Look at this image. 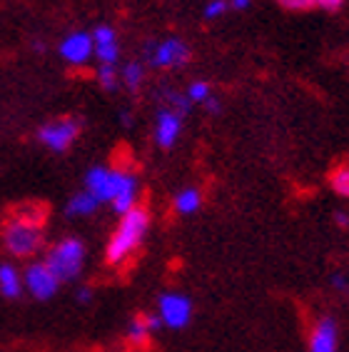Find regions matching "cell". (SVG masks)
I'll use <instances>...</instances> for the list:
<instances>
[{
    "label": "cell",
    "mask_w": 349,
    "mask_h": 352,
    "mask_svg": "<svg viewBox=\"0 0 349 352\" xmlns=\"http://www.w3.org/2000/svg\"><path fill=\"white\" fill-rule=\"evenodd\" d=\"M78 135H80V120H75V118H60V120L45 122L38 133L43 145L53 153H65Z\"/></svg>",
    "instance_id": "obj_7"
},
{
    "label": "cell",
    "mask_w": 349,
    "mask_h": 352,
    "mask_svg": "<svg viewBox=\"0 0 349 352\" xmlns=\"http://www.w3.org/2000/svg\"><path fill=\"white\" fill-rule=\"evenodd\" d=\"M85 190L98 203H110L117 215L137 208V177L120 168H90L85 175Z\"/></svg>",
    "instance_id": "obj_2"
},
{
    "label": "cell",
    "mask_w": 349,
    "mask_h": 352,
    "mask_svg": "<svg viewBox=\"0 0 349 352\" xmlns=\"http://www.w3.org/2000/svg\"><path fill=\"white\" fill-rule=\"evenodd\" d=\"M337 342H339V332H337L335 320H317L309 332V352H337Z\"/></svg>",
    "instance_id": "obj_11"
},
{
    "label": "cell",
    "mask_w": 349,
    "mask_h": 352,
    "mask_svg": "<svg viewBox=\"0 0 349 352\" xmlns=\"http://www.w3.org/2000/svg\"><path fill=\"white\" fill-rule=\"evenodd\" d=\"M182 130V116H177V110L162 108L155 120V142L160 148H172Z\"/></svg>",
    "instance_id": "obj_9"
},
{
    "label": "cell",
    "mask_w": 349,
    "mask_h": 352,
    "mask_svg": "<svg viewBox=\"0 0 349 352\" xmlns=\"http://www.w3.org/2000/svg\"><path fill=\"white\" fill-rule=\"evenodd\" d=\"M45 208L38 203L18 205L3 228V245L13 258H33L45 240Z\"/></svg>",
    "instance_id": "obj_1"
},
{
    "label": "cell",
    "mask_w": 349,
    "mask_h": 352,
    "mask_svg": "<svg viewBox=\"0 0 349 352\" xmlns=\"http://www.w3.org/2000/svg\"><path fill=\"white\" fill-rule=\"evenodd\" d=\"M25 292V285H23V272L15 267L13 263H0V295L3 298H21Z\"/></svg>",
    "instance_id": "obj_13"
},
{
    "label": "cell",
    "mask_w": 349,
    "mask_h": 352,
    "mask_svg": "<svg viewBox=\"0 0 349 352\" xmlns=\"http://www.w3.org/2000/svg\"><path fill=\"white\" fill-rule=\"evenodd\" d=\"M75 298H78L80 305H90V302H93V290H90V287H78Z\"/></svg>",
    "instance_id": "obj_24"
},
{
    "label": "cell",
    "mask_w": 349,
    "mask_h": 352,
    "mask_svg": "<svg viewBox=\"0 0 349 352\" xmlns=\"http://www.w3.org/2000/svg\"><path fill=\"white\" fill-rule=\"evenodd\" d=\"M98 78H100V85L105 90L117 88V73H115V65H100V68H98Z\"/></svg>",
    "instance_id": "obj_20"
},
{
    "label": "cell",
    "mask_w": 349,
    "mask_h": 352,
    "mask_svg": "<svg viewBox=\"0 0 349 352\" xmlns=\"http://www.w3.org/2000/svg\"><path fill=\"white\" fill-rule=\"evenodd\" d=\"M205 108H207L210 113H217V110H220V102H217L215 98H210V100L205 102Z\"/></svg>",
    "instance_id": "obj_29"
},
{
    "label": "cell",
    "mask_w": 349,
    "mask_h": 352,
    "mask_svg": "<svg viewBox=\"0 0 349 352\" xmlns=\"http://www.w3.org/2000/svg\"><path fill=\"white\" fill-rule=\"evenodd\" d=\"M202 205V195L197 188H185L174 195V212L180 215H195Z\"/></svg>",
    "instance_id": "obj_15"
},
{
    "label": "cell",
    "mask_w": 349,
    "mask_h": 352,
    "mask_svg": "<svg viewBox=\"0 0 349 352\" xmlns=\"http://www.w3.org/2000/svg\"><path fill=\"white\" fill-rule=\"evenodd\" d=\"M60 55L73 65H82L93 55V35L87 33H70L60 43Z\"/></svg>",
    "instance_id": "obj_12"
},
{
    "label": "cell",
    "mask_w": 349,
    "mask_h": 352,
    "mask_svg": "<svg viewBox=\"0 0 349 352\" xmlns=\"http://www.w3.org/2000/svg\"><path fill=\"white\" fill-rule=\"evenodd\" d=\"M332 285H335L337 290H349V280L344 278V275H335V278H332Z\"/></svg>",
    "instance_id": "obj_26"
},
{
    "label": "cell",
    "mask_w": 349,
    "mask_h": 352,
    "mask_svg": "<svg viewBox=\"0 0 349 352\" xmlns=\"http://www.w3.org/2000/svg\"><path fill=\"white\" fill-rule=\"evenodd\" d=\"M23 285L25 292L35 300H50L55 298V292L60 290V280L55 278V272L45 265V260H35L25 267L23 272Z\"/></svg>",
    "instance_id": "obj_6"
},
{
    "label": "cell",
    "mask_w": 349,
    "mask_h": 352,
    "mask_svg": "<svg viewBox=\"0 0 349 352\" xmlns=\"http://www.w3.org/2000/svg\"><path fill=\"white\" fill-rule=\"evenodd\" d=\"M95 45H108V43H117L115 38V30L110 25H98L95 28Z\"/></svg>",
    "instance_id": "obj_21"
},
{
    "label": "cell",
    "mask_w": 349,
    "mask_h": 352,
    "mask_svg": "<svg viewBox=\"0 0 349 352\" xmlns=\"http://www.w3.org/2000/svg\"><path fill=\"white\" fill-rule=\"evenodd\" d=\"M329 185L335 190L337 195L349 197V165H342V168H337L329 177Z\"/></svg>",
    "instance_id": "obj_16"
},
{
    "label": "cell",
    "mask_w": 349,
    "mask_h": 352,
    "mask_svg": "<svg viewBox=\"0 0 349 352\" xmlns=\"http://www.w3.org/2000/svg\"><path fill=\"white\" fill-rule=\"evenodd\" d=\"M227 8H229L227 0H210L207 8H205V18H217V15H222Z\"/></svg>",
    "instance_id": "obj_22"
},
{
    "label": "cell",
    "mask_w": 349,
    "mask_h": 352,
    "mask_svg": "<svg viewBox=\"0 0 349 352\" xmlns=\"http://www.w3.org/2000/svg\"><path fill=\"white\" fill-rule=\"evenodd\" d=\"M95 58H98L102 65H115V63H117V58H120V47H117V43L95 45Z\"/></svg>",
    "instance_id": "obj_18"
},
{
    "label": "cell",
    "mask_w": 349,
    "mask_h": 352,
    "mask_svg": "<svg viewBox=\"0 0 349 352\" xmlns=\"http://www.w3.org/2000/svg\"><path fill=\"white\" fill-rule=\"evenodd\" d=\"M150 65L153 68H182L190 60V47L180 38H168L148 47Z\"/></svg>",
    "instance_id": "obj_8"
},
{
    "label": "cell",
    "mask_w": 349,
    "mask_h": 352,
    "mask_svg": "<svg viewBox=\"0 0 349 352\" xmlns=\"http://www.w3.org/2000/svg\"><path fill=\"white\" fill-rule=\"evenodd\" d=\"M344 0H315V6L324 8V10H337V8H342Z\"/></svg>",
    "instance_id": "obj_25"
},
{
    "label": "cell",
    "mask_w": 349,
    "mask_h": 352,
    "mask_svg": "<svg viewBox=\"0 0 349 352\" xmlns=\"http://www.w3.org/2000/svg\"><path fill=\"white\" fill-rule=\"evenodd\" d=\"M188 98H190V102H207L210 100V85L205 80L192 82V85L188 88Z\"/></svg>",
    "instance_id": "obj_19"
},
{
    "label": "cell",
    "mask_w": 349,
    "mask_h": 352,
    "mask_svg": "<svg viewBox=\"0 0 349 352\" xmlns=\"http://www.w3.org/2000/svg\"><path fill=\"white\" fill-rule=\"evenodd\" d=\"M335 223L339 225V228H349V215H347V212H337Z\"/></svg>",
    "instance_id": "obj_27"
},
{
    "label": "cell",
    "mask_w": 349,
    "mask_h": 352,
    "mask_svg": "<svg viewBox=\"0 0 349 352\" xmlns=\"http://www.w3.org/2000/svg\"><path fill=\"white\" fill-rule=\"evenodd\" d=\"M229 8H235V10H245V8H249V0H229Z\"/></svg>",
    "instance_id": "obj_28"
},
{
    "label": "cell",
    "mask_w": 349,
    "mask_h": 352,
    "mask_svg": "<svg viewBox=\"0 0 349 352\" xmlns=\"http://www.w3.org/2000/svg\"><path fill=\"white\" fill-rule=\"evenodd\" d=\"M87 250L80 237H63L53 248H47L45 265L55 272L60 283H75L82 275Z\"/></svg>",
    "instance_id": "obj_4"
},
{
    "label": "cell",
    "mask_w": 349,
    "mask_h": 352,
    "mask_svg": "<svg viewBox=\"0 0 349 352\" xmlns=\"http://www.w3.org/2000/svg\"><path fill=\"white\" fill-rule=\"evenodd\" d=\"M150 230V212L145 208H133L130 212L120 215V223L113 230L105 248V260L110 265H122L140 250Z\"/></svg>",
    "instance_id": "obj_3"
},
{
    "label": "cell",
    "mask_w": 349,
    "mask_h": 352,
    "mask_svg": "<svg viewBox=\"0 0 349 352\" xmlns=\"http://www.w3.org/2000/svg\"><path fill=\"white\" fill-rule=\"evenodd\" d=\"M280 6H284L287 10H309L315 8V0H280Z\"/></svg>",
    "instance_id": "obj_23"
},
{
    "label": "cell",
    "mask_w": 349,
    "mask_h": 352,
    "mask_svg": "<svg viewBox=\"0 0 349 352\" xmlns=\"http://www.w3.org/2000/svg\"><path fill=\"white\" fill-rule=\"evenodd\" d=\"M162 322L157 315H135L125 327V340L130 347H145L155 330H160Z\"/></svg>",
    "instance_id": "obj_10"
},
{
    "label": "cell",
    "mask_w": 349,
    "mask_h": 352,
    "mask_svg": "<svg viewBox=\"0 0 349 352\" xmlns=\"http://www.w3.org/2000/svg\"><path fill=\"white\" fill-rule=\"evenodd\" d=\"M98 200H95L87 190H82V192H75L70 200H67V217H87V215H93L95 210H98Z\"/></svg>",
    "instance_id": "obj_14"
},
{
    "label": "cell",
    "mask_w": 349,
    "mask_h": 352,
    "mask_svg": "<svg viewBox=\"0 0 349 352\" xmlns=\"http://www.w3.org/2000/svg\"><path fill=\"white\" fill-rule=\"evenodd\" d=\"M157 318L170 330H182L192 320V300L182 292H165L157 300Z\"/></svg>",
    "instance_id": "obj_5"
},
{
    "label": "cell",
    "mask_w": 349,
    "mask_h": 352,
    "mask_svg": "<svg viewBox=\"0 0 349 352\" xmlns=\"http://www.w3.org/2000/svg\"><path fill=\"white\" fill-rule=\"evenodd\" d=\"M120 78H122V82H125L130 90H137V88H140L142 78H145V70H142L140 63H128V65L122 68Z\"/></svg>",
    "instance_id": "obj_17"
}]
</instances>
